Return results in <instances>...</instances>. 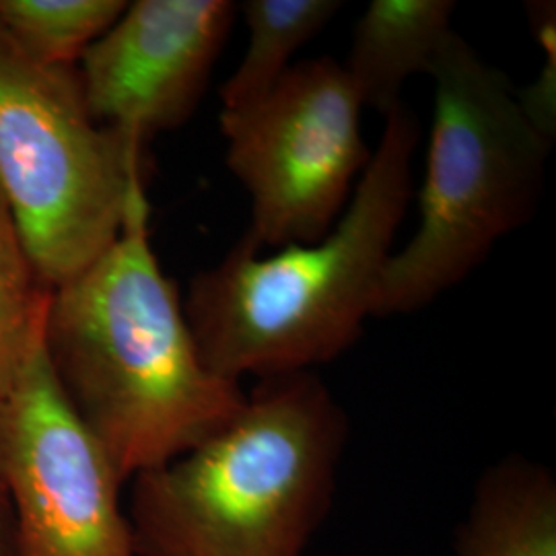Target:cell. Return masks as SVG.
I'll use <instances>...</instances> for the list:
<instances>
[{"label":"cell","instance_id":"obj_1","mask_svg":"<svg viewBox=\"0 0 556 556\" xmlns=\"http://www.w3.org/2000/svg\"><path fill=\"white\" fill-rule=\"evenodd\" d=\"M149 219L144 197L100 258L52 289L41 330L62 396L124 484L194 450L245 402L241 381L200 357Z\"/></svg>","mask_w":556,"mask_h":556},{"label":"cell","instance_id":"obj_2","mask_svg":"<svg viewBox=\"0 0 556 556\" xmlns=\"http://www.w3.org/2000/svg\"><path fill=\"white\" fill-rule=\"evenodd\" d=\"M417 116L402 103L330 233L262 256L239 239L181 299L200 357L220 378H273L330 363L374 316L381 275L413 199Z\"/></svg>","mask_w":556,"mask_h":556},{"label":"cell","instance_id":"obj_3","mask_svg":"<svg viewBox=\"0 0 556 556\" xmlns=\"http://www.w3.org/2000/svg\"><path fill=\"white\" fill-rule=\"evenodd\" d=\"M346 441L349 417L316 371L256 379L215 435L130 480L137 555H307Z\"/></svg>","mask_w":556,"mask_h":556},{"label":"cell","instance_id":"obj_4","mask_svg":"<svg viewBox=\"0 0 556 556\" xmlns=\"http://www.w3.org/2000/svg\"><path fill=\"white\" fill-rule=\"evenodd\" d=\"M429 77L435 108L420 220L381 275L374 318L413 314L456 287L497 241L532 220L544 192L553 135L509 77L456 31Z\"/></svg>","mask_w":556,"mask_h":556},{"label":"cell","instance_id":"obj_5","mask_svg":"<svg viewBox=\"0 0 556 556\" xmlns=\"http://www.w3.org/2000/svg\"><path fill=\"white\" fill-rule=\"evenodd\" d=\"M144 151L91 116L77 66L29 59L0 27V186L50 289L119 238L147 197Z\"/></svg>","mask_w":556,"mask_h":556},{"label":"cell","instance_id":"obj_6","mask_svg":"<svg viewBox=\"0 0 556 556\" xmlns=\"http://www.w3.org/2000/svg\"><path fill=\"white\" fill-rule=\"evenodd\" d=\"M363 103L330 56L295 62L258 103L220 110L227 165L252 200L243 239L258 252L326 238L371 160Z\"/></svg>","mask_w":556,"mask_h":556},{"label":"cell","instance_id":"obj_7","mask_svg":"<svg viewBox=\"0 0 556 556\" xmlns=\"http://www.w3.org/2000/svg\"><path fill=\"white\" fill-rule=\"evenodd\" d=\"M0 482L13 556H139L124 482L62 396L41 340L0 397Z\"/></svg>","mask_w":556,"mask_h":556},{"label":"cell","instance_id":"obj_8","mask_svg":"<svg viewBox=\"0 0 556 556\" xmlns=\"http://www.w3.org/2000/svg\"><path fill=\"white\" fill-rule=\"evenodd\" d=\"M229 0H135L77 64L91 116L147 149L197 112L231 31Z\"/></svg>","mask_w":556,"mask_h":556},{"label":"cell","instance_id":"obj_9","mask_svg":"<svg viewBox=\"0 0 556 556\" xmlns=\"http://www.w3.org/2000/svg\"><path fill=\"white\" fill-rule=\"evenodd\" d=\"M454 0H371L355 25L342 62L363 108L388 118L402 105V89L415 75H429L450 38Z\"/></svg>","mask_w":556,"mask_h":556},{"label":"cell","instance_id":"obj_10","mask_svg":"<svg viewBox=\"0 0 556 556\" xmlns=\"http://www.w3.org/2000/svg\"><path fill=\"white\" fill-rule=\"evenodd\" d=\"M457 556H556V478L530 457H503L478 478L456 532Z\"/></svg>","mask_w":556,"mask_h":556},{"label":"cell","instance_id":"obj_11","mask_svg":"<svg viewBox=\"0 0 556 556\" xmlns=\"http://www.w3.org/2000/svg\"><path fill=\"white\" fill-rule=\"evenodd\" d=\"M340 7L338 0H245L241 13L248 46L238 68L220 87L223 112L264 100L293 66V56L318 36Z\"/></svg>","mask_w":556,"mask_h":556},{"label":"cell","instance_id":"obj_12","mask_svg":"<svg viewBox=\"0 0 556 556\" xmlns=\"http://www.w3.org/2000/svg\"><path fill=\"white\" fill-rule=\"evenodd\" d=\"M50 293L0 186V397L41 340Z\"/></svg>","mask_w":556,"mask_h":556},{"label":"cell","instance_id":"obj_13","mask_svg":"<svg viewBox=\"0 0 556 556\" xmlns=\"http://www.w3.org/2000/svg\"><path fill=\"white\" fill-rule=\"evenodd\" d=\"M124 9V0H0V27L29 59L77 66Z\"/></svg>","mask_w":556,"mask_h":556},{"label":"cell","instance_id":"obj_14","mask_svg":"<svg viewBox=\"0 0 556 556\" xmlns=\"http://www.w3.org/2000/svg\"><path fill=\"white\" fill-rule=\"evenodd\" d=\"M0 556H13V517L4 486L0 482Z\"/></svg>","mask_w":556,"mask_h":556}]
</instances>
